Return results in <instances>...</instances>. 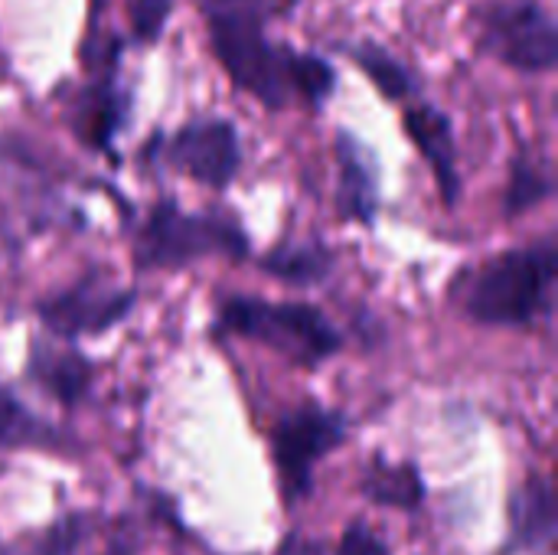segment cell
Wrapping results in <instances>:
<instances>
[{
  "instance_id": "6da1fadb",
  "label": "cell",
  "mask_w": 558,
  "mask_h": 555,
  "mask_svg": "<svg viewBox=\"0 0 558 555\" xmlns=\"http://www.w3.org/2000/svg\"><path fill=\"white\" fill-rule=\"evenodd\" d=\"M558 275L556 239L487 258L464 285L461 307L484 327H530L553 307Z\"/></svg>"
},
{
  "instance_id": "7a4b0ae2",
  "label": "cell",
  "mask_w": 558,
  "mask_h": 555,
  "mask_svg": "<svg viewBox=\"0 0 558 555\" xmlns=\"http://www.w3.org/2000/svg\"><path fill=\"white\" fill-rule=\"evenodd\" d=\"M219 334L255 340L301 370H317L343 350V334L330 317L304 301H262L229 298L216 317Z\"/></svg>"
},
{
  "instance_id": "3957f363",
  "label": "cell",
  "mask_w": 558,
  "mask_h": 555,
  "mask_svg": "<svg viewBox=\"0 0 558 555\" xmlns=\"http://www.w3.org/2000/svg\"><path fill=\"white\" fill-rule=\"evenodd\" d=\"M248 255L245 229L219 213H186L177 200L150 206L134 236V265L141 272H177L203 258L242 262Z\"/></svg>"
},
{
  "instance_id": "277c9868",
  "label": "cell",
  "mask_w": 558,
  "mask_h": 555,
  "mask_svg": "<svg viewBox=\"0 0 558 555\" xmlns=\"http://www.w3.org/2000/svg\"><path fill=\"white\" fill-rule=\"evenodd\" d=\"M481 49L520 72H549L558 59L553 13L536 0H497L481 10Z\"/></svg>"
},
{
  "instance_id": "5b68a950",
  "label": "cell",
  "mask_w": 558,
  "mask_h": 555,
  "mask_svg": "<svg viewBox=\"0 0 558 555\" xmlns=\"http://www.w3.org/2000/svg\"><path fill=\"white\" fill-rule=\"evenodd\" d=\"M347 442V419L324 406H298L284 412L271 432V455L288 504L304 500L314 468Z\"/></svg>"
},
{
  "instance_id": "8992f818",
  "label": "cell",
  "mask_w": 558,
  "mask_h": 555,
  "mask_svg": "<svg viewBox=\"0 0 558 555\" xmlns=\"http://www.w3.org/2000/svg\"><path fill=\"white\" fill-rule=\"evenodd\" d=\"M134 304V288H121L108 281L101 272H92L72 281L69 288L56 291L52 298H43L36 304V314L56 340L75 343L82 337H98L114 324L128 321Z\"/></svg>"
},
{
  "instance_id": "52a82bcc",
  "label": "cell",
  "mask_w": 558,
  "mask_h": 555,
  "mask_svg": "<svg viewBox=\"0 0 558 555\" xmlns=\"http://www.w3.org/2000/svg\"><path fill=\"white\" fill-rule=\"evenodd\" d=\"M163 164L193 177L209 190H226L242 167L239 131L226 118H199L173 131L163 147Z\"/></svg>"
},
{
  "instance_id": "ba28073f",
  "label": "cell",
  "mask_w": 558,
  "mask_h": 555,
  "mask_svg": "<svg viewBox=\"0 0 558 555\" xmlns=\"http://www.w3.org/2000/svg\"><path fill=\"white\" fill-rule=\"evenodd\" d=\"M26 376L49 393L56 402H62L65 409L78 406L95 383V366L72 347L62 340H33L29 347V360H26Z\"/></svg>"
},
{
  "instance_id": "9c48e42d",
  "label": "cell",
  "mask_w": 558,
  "mask_h": 555,
  "mask_svg": "<svg viewBox=\"0 0 558 555\" xmlns=\"http://www.w3.org/2000/svg\"><path fill=\"white\" fill-rule=\"evenodd\" d=\"M405 131L412 144L422 150V157L432 164L445 206H454L461 196V177H458V147H454L451 118L435 105H412L405 111Z\"/></svg>"
},
{
  "instance_id": "30bf717a",
  "label": "cell",
  "mask_w": 558,
  "mask_h": 555,
  "mask_svg": "<svg viewBox=\"0 0 558 555\" xmlns=\"http://www.w3.org/2000/svg\"><path fill=\"white\" fill-rule=\"evenodd\" d=\"M556 491L546 478L533 474L510 497V553H546L556 543Z\"/></svg>"
},
{
  "instance_id": "8fae6325",
  "label": "cell",
  "mask_w": 558,
  "mask_h": 555,
  "mask_svg": "<svg viewBox=\"0 0 558 555\" xmlns=\"http://www.w3.org/2000/svg\"><path fill=\"white\" fill-rule=\"evenodd\" d=\"M340 157V186H337V206L343 219L369 226L376 219L379 206V177L373 154L350 134H340L337 141Z\"/></svg>"
},
{
  "instance_id": "7c38bea8",
  "label": "cell",
  "mask_w": 558,
  "mask_h": 555,
  "mask_svg": "<svg viewBox=\"0 0 558 555\" xmlns=\"http://www.w3.org/2000/svg\"><path fill=\"white\" fill-rule=\"evenodd\" d=\"M65 445L62 432L23 406L7 386H0V448L3 451H56Z\"/></svg>"
},
{
  "instance_id": "4fadbf2b",
  "label": "cell",
  "mask_w": 558,
  "mask_h": 555,
  "mask_svg": "<svg viewBox=\"0 0 558 555\" xmlns=\"http://www.w3.org/2000/svg\"><path fill=\"white\" fill-rule=\"evenodd\" d=\"M360 491L366 494V500L379 504V507H396V510H415L425 500V481L418 474L415 464H389L383 458H376L363 481Z\"/></svg>"
},
{
  "instance_id": "5bb4252c",
  "label": "cell",
  "mask_w": 558,
  "mask_h": 555,
  "mask_svg": "<svg viewBox=\"0 0 558 555\" xmlns=\"http://www.w3.org/2000/svg\"><path fill=\"white\" fill-rule=\"evenodd\" d=\"M88 536H92V517L69 514L39 533H26V536L3 543L0 555H78Z\"/></svg>"
},
{
  "instance_id": "9a60e30c",
  "label": "cell",
  "mask_w": 558,
  "mask_h": 555,
  "mask_svg": "<svg viewBox=\"0 0 558 555\" xmlns=\"http://www.w3.org/2000/svg\"><path fill=\"white\" fill-rule=\"evenodd\" d=\"M330 268H333V255L317 242L281 245V249H275V252H268L262 258V272L281 278L284 285H298V288L324 281L330 275Z\"/></svg>"
},
{
  "instance_id": "2e32d148",
  "label": "cell",
  "mask_w": 558,
  "mask_h": 555,
  "mask_svg": "<svg viewBox=\"0 0 558 555\" xmlns=\"http://www.w3.org/2000/svg\"><path fill=\"white\" fill-rule=\"evenodd\" d=\"M121 121H124V95H121V88H118L111 79H105L98 88L88 92V98H85V105H82L78 134H82V141H88L92 147L105 150V147L114 141Z\"/></svg>"
},
{
  "instance_id": "e0dca14e",
  "label": "cell",
  "mask_w": 558,
  "mask_h": 555,
  "mask_svg": "<svg viewBox=\"0 0 558 555\" xmlns=\"http://www.w3.org/2000/svg\"><path fill=\"white\" fill-rule=\"evenodd\" d=\"M353 56H356L360 69L376 82V88H379L386 98H392V101L412 98V92H415V75H412L409 65L399 62L389 49H383V46H376V43H363V46L353 49Z\"/></svg>"
},
{
  "instance_id": "ac0fdd59",
  "label": "cell",
  "mask_w": 558,
  "mask_h": 555,
  "mask_svg": "<svg viewBox=\"0 0 558 555\" xmlns=\"http://www.w3.org/2000/svg\"><path fill=\"white\" fill-rule=\"evenodd\" d=\"M553 196V177L546 173V167H539L536 160L520 157L510 170V183H507V196H504V213L507 216H523L526 209L539 206L543 200Z\"/></svg>"
},
{
  "instance_id": "d6986e66",
  "label": "cell",
  "mask_w": 558,
  "mask_h": 555,
  "mask_svg": "<svg viewBox=\"0 0 558 555\" xmlns=\"http://www.w3.org/2000/svg\"><path fill=\"white\" fill-rule=\"evenodd\" d=\"M170 7H173V0H134L131 23H134L137 39L154 43L163 33V23L170 16Z\"/></svg>"
},
{
  "instance_id": "ffe728a7",
  "label": "cell",
  "mask_w": 558,
  "mask_h": 555,
  "mask_svg": "<svg viewBox=\"0 0 558 555\" xmlns=\"http://www.w3.org/2000/svg\"><path fill=\"white\" fill-rule=\"evenodd\" d=\"M337 555H389V546L366 523H350L340 536Z\"/></svg>"
},
{
  "instance_id": "44dd1931",
  "label": "cell",
  "mask_w": 558,
  "mask_h": 555,
  "mask_svg": "<svg viewBox=\"0 0 558 555\" xmlns=\"http://www.w3.org/2000/svg\"><path fill=\"white\" fill-rule=\"evenodd\" d=\"M275 555H324L320 553V546L314 543V540H304V536H288L281 546H278V553Z\"/></svg>"
}]
</instances>
